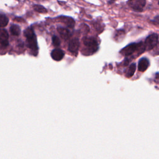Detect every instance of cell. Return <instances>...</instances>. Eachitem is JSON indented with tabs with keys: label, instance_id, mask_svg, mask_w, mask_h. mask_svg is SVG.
I'll list each match as a JSON object with an SVG mask.
<instances>
[{
	"label": "cell",
	"instance_id": "obj_1",
	"mask_svg": "<svg viewBox=\"0 0 159 159\" xmlns=\"http://www.w3.org/2000/svg\"><path fill=\"white\" fill-rule=\"evenodd\" d=\"M24 35L26 38V43L28 48L32 50L37 51L38 50L37 38L35 34L31 27H27L24 31Z\"/></svg>",
	"mask_w": 159,
	"mask_h": 159
},
{
	"label": "cell",
	"instance_id": "obj_2",
	"mask_svg": "<svg viewBox=\"0 0 159 159\" xmlns=\"http://www.w3.org/2000/svg\"><path fill=\"white\" fill-rule=\"evenodd\" d=\"M83 42L89 54L94 53L98 48V45L96 40L92 37H84L83 39Z\"/></svg>",
	"mask_w": 159,
	"mask_h": 159
},
{
	"label": "cell",
	"instance_id": "obj_3",
	"mask_svg": "<svg viewBox=\"0 0 159 159\" xmlns=\"http://www.w3.org/2000/svg\"><path fill=\"white\" fill-rule=\"evenodd\" d=\"M158 36L157 34H152L148 35L145 41V48L146 50H152L155 48V47L158 43Z\"/></svg>",
	"mask_w": 159,
	"mask_h": 159
},
{
	"label": "cell",
	"instance_id": "obj_4",
	"mask_svg": "<svg viewBox=\"0 0 159 159\" xmlns=\"http://www.w3.org/2000/svg\"><path fill=\"white\" fill-rule=\"evenodd\" d=\"M140 43H130L128 45H127L126 47H125L124 48H123L120 53L122 55H124V56H129V55H132V53H134L135 52H137L139 47H140Z\"/></svg>",
	"mask_w": 159,
	"mask_h": 159
},
{
	"label": "cell",
	"instance_id": "obj_5",
	"mask_svg": "<svg viewBox=\"0 0 159 159\" xmlns=\"http://www.w3.org/2000/svg\"><path fill=\"white\" fill-rule=\"evenodd\" d=\"M144 0H130L127 2L129 6L136 11H142L145 5Z\"/></svg>",
	"mask_w": 159,
	"mask_h": 159
},
{
	"label": "cell",
	"instance_id": "obj_6",
	"mask_svg": "<svg viewBox=\"0 0 159 159\" xmlns=\"http://www.w3.org/2000/svg\"><path fill=\"white\" fill-rule=\"evenodd\" d=\"M9 35L7 30L4 29H1L0 33V43L1 47H6L8 46L9 42H8Z\"/></svg>",
	"mask_w": 159,
	"mask_h": 159
},
{
	"label": "cell",
	"instance_id": "obj_7",
	"mask_svg": "<svg viewBox=\"0 0 159 159\" xmlns=\"http://www.w3.org/2000/svg\"><path fill=\"white\" fill-rule=\"evenodd\" d=\"M80 42L78 38H74L70 40L68 45V50L71 53H76L79 49Z\"/></svg>",
	"mask_w": 159,
	"mask_h": 159
},
{
	"label": "cell",
	"instance_id": "obj_8",
	"mask_svg": "<svg viewBox=\"0 0 159 159\" xmlns=\"http://www.w3.org/2000/svg\"><path fill=\"white\" fill-rule=\"evenodd\" d=\"M64 52L59 48L53 49L51 52V57L55 61H60L64 57Z\"/></svg>",
	"mask_w": 159,
	"mask_h": 159
},
{
	"label": "cell",
	"instance_id": "obj_9",
	"mask_svg": "<svg viewBox=\"0 0 159 159\" xmlns=\"http://www.w3.org/2000/svg\"><path fill=\"white\" fill-rule=\"evenodd\" d=\"M150 65L149 61L147 58H142L138 63V70L141 72L145 71Z\"/></svg>",
	"mask_w": 159,
	"mask_h": 159
},
{
	"label": "cell",
	"instance_id": "obj_10",
	"mask_svg": "<svg viewBox=\"0 0 159 159\" xmlns=\"http://www.w3.org/2000/svg\"><path fill=\"white\" fill-rule=\"evenodd\" d=\"M60 20L64 24H65L68 27L73 28L75 25V21L73 18L69 17H65V16H61L59 17Z\"/></svg>",
	"mask_w": 159,
	"mask_h": 159
},
{
	"label": "cell",
	"instance_id": "obj_11",
	"mask_svg": "<svg viewBox=\"0 0 159 159\" xmlns=\"http://www.w3.org/2000/svg\"><path fill=\"white\" fill-rule=\"evenodd\" d=\"M57 30L63 39H67L68 38H69L70 33V31L68 30H67L66 29H65L64 27H60L57 28Z\"/></svg>",
	"mask_w": 159,
	"mask_h": 159
},
{
	"label": "cell",
	"instance_id": "obj_12",
	"mask_svg": "<svg viewBox=\"0 0 159 159\" xmlns=\"http://www.w3.org/2000/svg\"><path fill=\"white\" fill-rule=\"evenodd\" d=\"M135 69H136L135 63H132L129 66V67L127 68V71H125V76L127 78L132 77L135 71Z\"/></svg>",
	"mask_w": 159,
	"mask_h": 159
},
{
	"label": "cell",
	"instance_id": "obj_13",
	"mask_svg": "<svg viewBox=\"0 0 159 159\" xmlns=\"http://www.w3.org/2000/svg\"><path fill=\"white\" fill-rule=\"evenodd\" d=\"M10 32L11 34L12 35H16V36H18L20 35V28L19 25H16V24H12L11 27H10Z\"/></svg>",
	"mask_w": 159,
	"mask_h": 159
},
{
	"label": "cell",
	"instance_id": "obj_14",
	"mask_svg": "<svg viewBox=\"0 0 159 159\" xmlns=\"http://www.w3.org/2000/svg\"><path fill=\"white\" fill-rule=\"evenodd\" d=\"M9 22V19L7 16L3 14H1L0 16V25L1 27H6Z\"/></svg>",
	"mask_w": 159,
	"mask_h": 159
},
{
	"label": "cell",
	"instance_id": "obj_15",
	"mask_svg": "<svg viewBox=\"0 0 159 159\" xmlns=\"http://www.w3.org/2000/svg\"><path fill=\"white\" fill-rule=\"evenodd\" d=\"M33 8L34 9L39 12V13H42V14H45V13H47V9L42 5H39V4H34L33 6Z\"/></svg>",
	"mask_w": 159,
	"mask_h": 159
},
{
	"label": "cell",
	"instance_id": "obj_16",
	"mask_svg": "<svg viewBox=\"0 0 159 159\" xmlns=\"http://www.w3.org/2000/svg\"><path fill=\"white\" fill-rule=\"evenodd\" d=\"M52 43H53V45H55V47H58L60 45V41L59 38L56 35L53 36V37H52Z\"/></svg>",
	"mask_w": 159,
	"mask_h": 159
},
{
	"label": "cell",
	"instance_id": "obj_17",
	"mask_svg": "<svg viewBox=\"0 0 159 159\" xmlns=\"http://www.w3.org/2000/svg\"><path fill=\"white\" fill-rule=\"evenodd\" d=\"M153 53L155 55H159V42L157 44V45L153 48Z\"/></svg>",
	"mask_w": 159,
	"mask_h": 159
},
{
	"label": "cell",
	"instance_id": "obj_18",
	"mask_svg": "<svg viewBox=\"0 0 159 159\" xmlns=\"http://www.w3.org/2000/svg\"><path fill=\"white\" fill-rule=\"evenodd\" d=\"M14 20H16V21H18V22H24V19H22V18H19V17L15 18Z\"/></svg>",
	"mask_w": 159,
	"mask_h": 159
},
{
	"label": "cell",
	"instance_id": "obj_19",
	"mask_svg": "<svg viewBox=\"0 0 159 159\" xmlns=\"http://www.w3.org/2000/svg\"><path fill=\"white\" fill-rule=\"evenodd\" d=\"M112 2H114V1H108V3H109V4H111V3H112Z\"/></svg>",
	"mask_w": 159,
	"mask_h": 159
},
{
	"label": "cell",
	"instance_id": "obj_20",
	"mask_svg": "<svg viewBox=\"0 0 159 159\" xmlns=\"http://www.w3.org/2000/svg\"><path fill=\"white\" fill-rule=\"evenodd\" d=\"M158 4H159V2H158Z\"/></svg>",
	"mask_w": 159,
	"mask_h": 159
}]
</instances>
